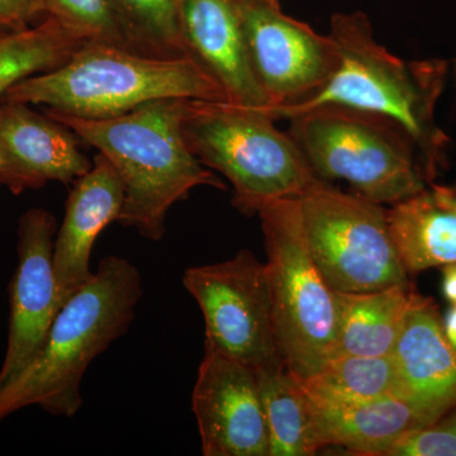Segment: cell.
<instances>
[{"label":"cell","mask_w":456,"mask_h":456,"mask_svg":"<svg viewBox=\"0 0 456 456\" xmlns=\"http://www.w3.org/2000/svg\"><path fill=\"white\" fill-rule=\"evenodd\" d=\"M329 35L338 50L331 77L302 103L270 108L265 113L275 122L321 107L383 117L412 137L434 182L445 167L448 146L436 122V106L449 82V62L399 59L375 40L368 17L360 12L335 14Z\"/></svg>","instance_id":"cell-1"},{"label":"cell","mask_w":456,"mask_h":456,"mask_svg":"<svg viewBox=\"0 0 456 456\" xmlns=\"http://www.w3.org/2000/svg\"><path fill=\"white\" fill-rule=\"evenodd\" d=\"M185 101L160 99L104 119L45 110L112 163L126 187L118 222L151 241L163 239L167 212L194 188L226 189L187 145Z\"/></svg>","instance_id":"cell-2"},{"label":"cell","mask_w":456,"mask_h":456,"mask_svg":"<svg viewBox=\"0 0 456 456\" xmlns=\"http://www.w3.org/2000/svg\"><path fill=\"white\" fill-rule=\"evenodd\" d=\"M141 297L142 281L134 264L118 256L102 260L57 314L40 353L0 387V421L29 406L77 415L86 369L127 331Z\"/></svg>","instance_id":"cell-3"},{"label":"cell","mask_w":456,"mask_h":456,"mask_svg":"<svg viewBox=\"0 0 456 456\" xmlns=\"http://www.w3.org/2000/svg\"><path fill=\"white\" fill-rule=\"evenodd\" d=\"M160 99L224 102V95L191 57L164 59L88 41L65 64L20 80L0 101L104 119Z\"/></svg>","instance_id":"cell-4"},{"label":"cell","mask_w":456,"mask_h":456,"mask_svg":"<svg viewBox=\"0 0 456 456\" xmlns=\"http://www.w3.org/2000/svg\"><path fill=\"white\" fill-rule=\"evenodd\" d=\"M263 110L227 102L185 101L183 134L198 160L232 184L245 215L281 200L302 197L318 183L298 145Z\"/></svg>","instance_id":"cell-5"},{"label":"cell","mask_w":456,"mask_h":456,"mask_svg":"<svg viewBox=\"0 0 456 456\" xmlns=\"http://www.w3.org/2000/svg\"><path fill=\"white\" fill-rule=\"evenodd\" d=\"M288 122V134L318 178L344 180L370 202L392 206L432 183L415 141L383 117L321 107Z\"/></svg>","instance_id":"cell-6"},{"label":"cell","mask_w":456,"mask_h":456,"mask_svg":"<svg viewBox=\"0 0 456 456\" xmlns=\"http://www.w3.org/2000/svg\"><path fill=\"white\" fill-rule=\"evenodd\" d=\"M266 270L279 354L299 380L330 360L338 334V292L323 277L303 233L298 198L261 207Z\"/></svg>","instance_id":"cell-7"},{"label":"cell","mask_w":456,"mask_h":456,"mask_svg":"<svg viewBox=\"0 0 456 456\" xmlns=\"http://www.w3.org/2000/svg\"><path fill=\"white\" fill-rule=\"evenodd\" d=\"M298 200L312 257L336 292H374L410 283L382 204L327 182Z\"/></svg>","instance_id":"cell-8"},{"label":"cell","mask_w":456,"mask_h":456,"mask_svg":"<svg viewBox=\"0 0 456 456\" xmlns=\"http://www.w3.org/2000/svg\"><path fill=\"white\" fill-rule=\"evenodd\" d=\"M183 284L202 311L204 349L253 370L284 365L275 336L268 270L251 251L241 250L224 263L189 268Z\"/></svg>","instance_id":"cell-9"},{"label":"cell","mask_w":456,"mask_h":456,"mask_svg":"<svg viewBox=\"0 0 456 456\" xmlns=\"http://www.w3.org/2000/svg\"><path fill=\"white\" fill-rule=\"evenodd\" d=\"M248 61L270 108L292 107L314 95L338 62L330 35L287 16L279 0H235Z\"/></svg>","instance_id":"cell-10"},{"label":"cell","mask_w":456,"mask_h":456,"mask_svg":"<svg viewBox=\"0 0 456 456\" xmlns=\"http://www.w3.org/2000/svg\"><path fill=\"white\" fill-rule=\"evenodd\" d=\"M56 228L55 217L46 209L32 208L20 217L18 266L9 288L8 342L0 368V387L16 378L40 353L64 305L53 264Z\"/></svg>","instance_id":"cell-11"},{"label":"cell","mask_w":456,"mask_h":456,"mask_svg":"<svg viewBox=\"0 0 456 456\" xmlns=\"http://www.w3.org/2000/svg\"><path fill=\"white\" fill-rule=\"evenodd\" d=\"M191 408L206 456H269V431L253 369L209 349Z\"/></svg>","instance_id":"cell-12"},{"label":"cell","mask_w":456,"mask_h":456,"mask_svg":"<svg viewBox=\"0 0 456 456\" xmlns=\"http://www.w3.org/2000/svg\"><path fill=\"white\" fill-rule=\"evenodd\" d=\"M77 139L64 123L29 104L0 101V184L16 196L49 182L74 184L93 167Z\"/></svg>","instance_id":"cell-13"},{"label":"cell","mask_w":456,"mask_h":456,"mask_svg":"<svg viewBox=\"0 0 456 456\" xmlns=\"http://www.w3.org/2000/svg\"><path fill=\"white\" fill-rule=\"evenodd\" d=\"M185 53L217 83L224 102L265 112L268 99L248 61L235 0H178Z\"/></svg>","instance_id":"cell-14"},{"label":"cell","mask_w":456,"mask_h":456,"mask_svg":"<svg viewBox=\"0 0 456 456\" xmlns=\"http://www.w3.org/2000/svg\"><path fill=\"white\" fill-rule=\"evenodd\" d=\"M126 187L106 156L98 154L92 169L73 184L65 217L53 245V264L64 303L92 278L90 257L102 231L118 221Z\"/></svg>","instance_id":"cell-15"},{"label":"cell","mask_w":456,"mask_h":456,"mask_svg":"<svg viewBox=\"0 0 456 456\" xmlns=\"http://www.w3.org/2000/svg\"><path fill=\"white\" fill-rule=\"evenodd\" d=\"M392 356L408 401L434 422L454 410L456 349L434 299L416 294Z\"/></svg>","instance_id":"cell-16"},{"label":"cell","mask_w":456,"mask_h":456,"mask_svg":"<svg viewBox=\"0 0 456 456\" xmlns=\"http://www.w3.org/2000/svg\"><path fill=\"white\" fill-rule=\"evenodd\" d=\"M388 221L408 274L456 263V185L430 183L392 204Z\"/></svg>","instance_id":"cell-17"},{"label":"cell","mask_w":456,"mask_h":456,"mask_svg":"<svg viewBox=\"0 0 456 456\" xmlns=\"http://www.w3.org/2000/svg\"><path fill=\"white\" fill-rule=\"evenodd\" d=\"M314 402L330 445L341 446L354 455L384 456L404 435L436 424L412 402L402 397L349 404Z\"/></svg>","instance_id":"cell-18"},{"label":"cell","mask_w":456,"mask_h":456,"mask_svg":"<svg viewBox=\"0 0 456 456\" xmlns=\"http://www.w3.org/2000/svg\"><path fill=\"white\" fill-rule=\"evenodd\" d=\"M416 294L411 283L374 292H338L340 314L330 359L391 355Z\"/></svg>","instance_id":"cell-19"},{"label":"cell","mask_w":456,"mask_h":456,"mask_svg":"<svg viewBox=\"0 0 456 456\" xmlns=\"http://www.w3.org/2000/svg\"><path fill=\"white\" fill-rule=\"evenodd\" d=\"M269 431V456H311L329 448L320 413L284 365L254 370Z\"/></svg>","instance_id":"cell-20"},{"label":"cell","mask_w":456,"mask_h":456,"mask_svg":"<svg viewBox=\"0 0 456 456\" xmlns=\"http://www.w3.org/2000/svg\"><path fill=\"white\" fill-rule=\"evenodd\" d=\"M320 403L349 404L384 397H404L391 355L338 356L327 360L310 379L301 382Z\"/></svg>","instance_id":"cell-21"},{"label":"cell","mask_w":456,"mask_h":456,"mask_svg":"<svg viewBox=\"0 0 456 456\" xmlns=\"http://www.w3.org/2000/svg\"><path fill=\"white\" fill-rule=\"evenodd\" d=\"M86 42L50 17L32 28L0 33V98L20 80L60 68Z\"/></svg>","instance_id":"cell-22"},{"label":"cell","mask_w":456,"mask_h":456,"mask_svg":"<svg viewBox=\"0 0 456 456\" xmlns=\"http://www.w3.org/2000/svg\"><path fill=\"white\" fill-rule=\"evenodd\" d=\"M136 50L143 55L189 57L179 31L178 0H110Z\"/></svg>","instance_id":"cell-23"},{"label":"cell","mask_w":456,"mask_h":456,"mask_svg":"<svg viewBox=\"0 0 456 456\" xmlns=\"http://www.w3.org/2000/svg\"><path fill=\"white\" fill-rule=\"evenodd\" d=\"M35 16L46 14L86 40L103 42L140 53L114 13L110 0H32Z\"/></svg>","instance_id":"cell-24"},{"label":"cell","mask_w":456,"mask_h":456,"mask_svg":"<svg viewBox=\"0 0 456 456\" xmlns=\"http://www.w3.org/2000/svg\"><path fill=\"white\" fill-rule=\"evenodd\" d=\"M384 456H456V432L441 422L404 435Z\"/></svg>","instance_id":"cell-25"},{"label":"cell","mask_w":456,"mask_h":456,"mask_svg":"<svg viewBox=\"0 0 456 456\" xmlns=\"http://www.w3.org/2000/svg\"><path fill=\"white\" fill-rule=\"evenodd\" d=\"M35 18L32 0H0V32L22 31Z\"/></svg>","instance_id":"cell-26"},{"label":"cell","mask_w":456,"mask_h":456,"mask_svg":"<svg viewBox=\"0 0 456 456\" xmlns=\"http://www.w3.org/2000/svg\"><path fill=\"white\" fill-rule=\"evenodd\" d=\"M441 289H443L444 297L452 305H456V263L443 266Z\"/></svg>","instance_id":"cell-27"},{"label":"cell","mask_w":456,"mask_h":456,"mask_svg":"<svg viewBox=\"0 0 456 456\" xmlns=\"http://www.w3.org/2000/svg\"><path fill=\"white\" fill-rule=\"evenodd\" d=\"M443 326L450 344L456 349V305H452L446 312L445 317L443 318Z\"/></svg>","instance_id":"cell-28"},{"label":"cell","mask_w":456,"mask_h":456,"mask_svg":"<svg viewBox=\"0 0 456 456\" xmlns=\"http://www.w3.org/2000/svg\"><path fill=\"white\" fill-rule=\"evenodd\" d=\"M439 422L445 425L446 428H450V430L456 432V407L454 410L450 411L448 415L444 416Z\"/></svg>","instance_id":"cell-29"},{"label":"cell","mask_w":456,"mask_h":456,"mask_svg":"<svg viewBox=\"0 0 456 456\" xmlns=\"http://www.w3.org/2000/svg\"><path fill=\"white\" fill-rule=\"evenodd\" d=\"M0 163H2V161H0Z\"/></svg>","instance_id":"cell-30"},{"label":"cell","mask_w":456,"mask_h":456,"mask_svg":"<svg viewBox=\"0 0 456 456\" xmlns=\"http://www.w3.org/2000/svg\"><path fill=\"white\" fill-rule=\"evenodd\" d=\"M0 33H2V32H0Z\"/></svg>","instance_id":"cell-31"}]
</instances>
